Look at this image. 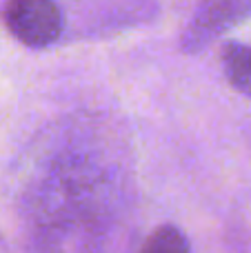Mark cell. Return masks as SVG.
Segmentation results:
<instances>
[{"mask_svg":"<svg viewBox=\"0 0 251 253\" xmlns=\"http://www.w3.org/2000/svg\"><path fill=\"white\" fill-rule=\"evenodd\" d=\"M2 22L29 49L51 47L65 29V13L56 0H4Z\"/></svg>","mask_w":251,"mask_h":253,"instance_id":"6da1fadb","label":"cell"},{"mask_svg":"<svg viewBox=\"0 0 251 253\" xmlns=\"http://www.w3.org/2000/svg\"><path fill=\"white\" fill-rule=\"evenodd\" d=\"M222 71L236 91L251 98V44L227 42L222 47Z\"/></svg>","mask_w":251,"mask_h":253,"instance_id":"3957f363","label":"cell"},{"mask_svg":"<svg viewBox=\"0 0 251 253\" xmlns=\"http://www.w3.org/2000/svg\"><path fill=\"white\" fill-rule=\"evenodd\" d=\"M247 18H251V0H198L180 36V49L200 53Z\"/></svg>","mask_w":251,"mask_h":253,"instance_id":"7a4b0ae2","label":"cell"},{"mask_svg":"<svg viewBox=\"0 0 251 253\" xmlns=\"http://www.w3.org/2000/svg\"><path fill=\"white\" fill-rule=\"evenodd\" d=\"M138 253H191V247L187 236L178 227L163 224L147 238Z\"/></svg>","mask_w":251,"mask_h":253,"instance_id":"277c9868","label":"cell"}]
</instances>
